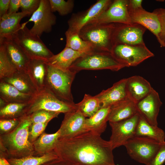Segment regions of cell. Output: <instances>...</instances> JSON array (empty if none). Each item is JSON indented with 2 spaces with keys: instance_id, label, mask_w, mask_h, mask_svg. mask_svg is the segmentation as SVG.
<instances>
[{
  "instance_id": "obj_1",
  "label": "cell",
  "mask_w": 165,
  "mask_h": 165,
  "mask_svg": "<svg viewBox=\"0 0 165 165\" xmlns=\"http://www.w3.org/2000/svg\"><path fill=\"white\" fill-rule=\"evenodd\" d=\"M109 141L88 131L72 138L59 140L54 151L73 165H115Z\"/></svg>"
},
{
  "instance_id": "obj_2",
  "label": "cell",
  "mask_w": 165,
  "mask_h": 165,
  "mask_svg": "<svg viewBox=\"0 0 165 165\" xmlns=\"http://www.w3.org/2000/svg\"><path fill=\"white\" fill-rule=\"evenodd\" d=\"M18 126L9 133L0 135V157L8 159H19L37 155L33 144L28 140L31 123L28 116L20 118Z\"/></svg>"
},
{
  "instance_id": "obj_3",
  "label": "cell",
  "mask_w": 165,
  "mask_h": 165,
  "mask_svg": "<svg viewBox=\"0 0 165 165\" xmlns=\"http://www.w3.org/2000/svg\"><path fill=\"white\" fill-rule=\"evenodd\" d=\"M77 73L70 69L62 70L47 64L45 88L60 99L74 103L71 88Z\"/></svg>"
},
{
  "instance_id": "obj_4",
  "label": "cell",
  "mask_w": 165,
  "mask_h": 165,
  "mask_svg": "<svg viewBox=\"0 0 165 165\" xmlns=\"http://www.w3.org/2000/svg\"><path fill=\"white\" fill-rule=\"evenodd\" d=\"M125 67L114 58L110 52L94 50L77 59L70 69L77 72L83 70L103 69L117 71Z\"/></svg>"
},
{
  "instance_id": "obj_5",
  "label": "cell",
  "mask_w": 165,
  "mask_h": 165,
  "mask_svg": "<svg viewBox=\"0 0 165 165\" xmlns=\"http://www.w3.org/2000/svg\"><path fill=\"white\" fill-rule=\"evenodd\" d=\"M115 26V23H90L81 29L79 34L82 39L92 45L94 50L110 52L113 46Z\"/></svg>"
},
{
  "instance_id": "obj_6",
  "label": "cell",
  "mask_w": 165,
  "mask_h": 165,
  "mask_svg": "<svg viewBox=\"0 0 165 165\" xmlns=\"http://www.w3.org/2000/svg\"><path fill=\"white\" fill-rule=\"evenodd\" d=\"M11 38L29 60H41L47 62L54 55L40 38L30 33L26 26L21 27Z\"/></svg>"
},
{
  "instance_id": "obj_7",
  "label": "cell",
  "mask_w": 165,
  "mask_h": 165,
  "mask_svg": "<svg viewBox=\"0 0 165 165\" xmlns=\"http://www.w3.org/2000/svg\"><path fill=\"white\" fill-rule=\"evenodd\" d=\"M40 110L66 113L76 110L75 104L62 100L46 89L33 95L25 110V115Z\"/></svg>"
},
{
  "instance_id": "obj_8",
  "label": "cell",
  "mask_w": 165,
  "mask_h": 165,
  "mask_svg": "<svg viewBox=\"0 0 165 165\" xmlns=\"http://www.w3.org/2000/svg\"><path fill=\"white\" fill-rule=\"evenodd\" d=\"M162 144L148 137L135 136L124 146L132 159L147 165L154 157Z\"/></svg>"
},
{
  "instance_id": "obj_9",
  "label": "cell",
  "mask_w": 165,
  "mask_h": 165,
  "mask_svg": "<svg viewBox=\"0 0 165 165\" xmlns=\"http://www.w3.org/2000/svg\"><path fill=\"white\" fill-rule=\"evenodd\" d=\"M110 53L114 58L126 67L137 66L154 54L145 44H114Z\"/></svg>"
},
{
  "instance_id": "obj_10",
  "label": "cell",
  "mask_w": 165,
  "mask_h": 165,
  "mask_svg": "<svg viewBox=\"0 0 165 165\" xmlns=\"http://www.w3.org/2000/svg\"><path fill=\"white\" fill-rule=\"evenodd\" d=\"M56 21V17L51 10L49 0H41L38 9L27 21L21 26L23 27L28 22H33L34 24L30 31L33 35L40 38L44 32H51Z\"/></svg>"
},
{
  "instance_id": "obj_11",
  "label": "cell",
  "mask_w": 165,
  "mask_h": 165,
  "mask_svg": "<svg viewBox=\"0 0 165 165\" xmlns=\"http://www.w3.org/2000/svg\"><path fill=\"white\" fill-rule=\"evenodd\" d=\"M139 118L138 113L128 119L109 122L112 131L109 141L113 149L124 146L128 140L135 136Z\"/></svg>"
},
{
  "instance_id": "obj_12",
  "label": "cell",
  "mask_w": 165,
  "mask_h": 165,
  "mask_svg": "<svg viewBox=\"0 0 165 165\" xmlns=\"http://www.w3.org/2000/svg\"><path fill=\"white\" fill-rule=\"evenodd\" d=\"M111 0H98L87 9L73 14L68 21L67 30L72 33H78L81 29L97 18L109 6Z\"/></svg>"
},
{
  "instance_id": "obj_13",
  "label": "cell",
  "mask_w": 165,
  "mask_h": 165,
  "mask_svg": "<svg viewBox=\"0 0 165 165\" xmlns=\"http://www.w3.org/2000/svg\"><path fill=\"white\" fill-rule=\"evenodd\" d=\"M129 0H114L105 11L89 24H133L128 10Z\"/></svg>"
},
{
  "instance_id": "obj_14",
  "label": "cell",
  "mask_w": 165,
  "mask_h": 165,
  "mask_svg": "<svg viewBox=\"0 0 165 165\" xmlns=\"http://www.w3.org/2000/svg\"><path fill=\"white\" fill-rule=\"evenodd\" d=\"M113 35V45L121 44L129 45L145 44L143 35L146 29L140 24L115 23Z\"/></svg>"
},
{
  "instance_id": "obj_15",
  "label": "cell",
  "mask_w": 165,
  "mask_h": 165,
  "mask_svg": "<svg viewBox=\"0 0 165 165\" xmlns=\"http://www.w3.org/2000/svg\"><path fill=\"white\" fill-rule=\"evenodd\" d=\"M86 118L78 110L64 114L59 130V140L70 139L87 131L85 126Z\"/></svg>"
},
{
  "instance_id": "obj_16",
  "label": "cell",
  "mask_w": 165,
  "mask_h": 165,
  "mask_svg": "<svg viewBox=\"0 0 165 165\" xmlns=\"http://www.w3.org/2000/svg\"><path fill=\"white\" fill-rule=\"evenodd\" d=\"M158 93L153 89L147 96L136 104L138 113L150 124L158 126L157 118L162 105Z\"/></svg>"
},
{
  "instance_id": "obj_17",
  "label": "cell",
  "mask_w": 165,
  "mask_h": 165,
  "mask_svg": "<svg viewBox=\"0 0 165 165\" xmlns=\"http://www.w3.org/2000/svg\"><path fill=\"white\" fill-rule=\"evenodd\" d=\"M126 80V78L122 79L96 95L100 101L101 108L111 107L128 97Z\"/></svg>"
},
{
  "instance_id": "obj_18",
  "label": "cell",
  "mask_w": 165,
  "mask_h": 165,
  "mask_svg": "<svg viewBox=\"0 0 165 165\" xmlns=\"http://www.w3.org/2000/svg\"><path fill=\"white\" fill-rule=\"evenodd\" d=\"M129 13L133 23L140 24L156 36L159 41L161 26L158 16L156 13L153 12L147 11L144 9Z\"/></svg>"
},
{
  "instance_id": "obj_19",
  "label": "cell",
  "mask_w": 165,
  "mask_h": 165,
  "mask_svg": "<svg viewBox=\"0 0 165 165\" xmlns=\"http://www.w3.org/2000/svg\"><path fill=\"white\" fill-rule=\"evenodd\" d=\"M126 79L127 97L136 104L148 94L153 89L149 82L140 76L134 75Z\"/></svg>"
},
{
  "instance_id": "obj_20",
  "label": "cell",
  "mask_w": 165,
  "mask_h": 165,
  "mask_svg": "<svg viewBox=\"0 0 165 165\" xmlns=\"http://www.w3.org/2000/svg\"><path fill=\"white\" fill-rule=\"evenodd\" d=\"M28 12L21 11L13 14L7 13L0 18V40L11 38L21 28V19L30 16Z\"/></svg>"
},
{
  "instance_id": "obj_21",
  "label": "cell",
  "mask_w": 165,
  "mask_h": 165,
  "mask_svg": "<svg viewBox=\"0 0 165 165\" xmlns=\"http://www.w3.org/2000/svg\"><path fill=\"white\" fill-rule=\"evenodd\" d=\"M138 113L136 104L127 97L111 107L108 121L116 122L128 119Z\"/></svg>"
},
{
  "instance_id": "obj_22",
  "label": "cell",
  "mask_w": 165,
  "mask_h": 165,
  "mask_svg": "<svg viewBox=\"0 0 165 165\" xmlns=\"http://www.w3.org/2000/svg\"><path fill=\"white\" fill-rule=\"evenodd\" d=\"M0 81L11 84L23 93L33 96L38 92L26 71L17 70L10 76Z\"/></svg>"
},
{
  "instance_id": "obj_23",
  "label": "cell",
  "mask_w": 165,
  "mask_h": 165,
  "mask_svg": "<svg viewBox=\"0 0 165 165\" xmlns=\"http://www.w3.org/2000/svg\"><path fill=\"white\" fill-rule=\"evenodd\" d=\"M4 45L12 62L18 71H26L30 60L12 38L0 40Z\"/></svg>"
},
{
  "instance_id": "obj_24",
  "label": "cell",
  "mask_w": 165,
  "mask_h": 165,
  "mask_svg": "<svg viewBox=\"0 0 165 165\" xmlns=\"http://www.w3.org/2000/svg\"><path fill=\"white\" fill-rule=\"evenodd\" d=\"M47 66L46 61L38 59L30 60L28 64L27 72L38 92L45 89Z\"/></svg>"
},
{
  "instance_id": "obj_25",
  "label": "cell",
  "mask_w": 165,
  "mask_h": 165,
  "mask_svg": "<svg viewBox=\"0 0 165 165\" xmlns=\"http://www.w3.org/2000/svg\"><path fill=\"white\" fill-rule=\"evenodd\" d=\"M84 53L65 47L59 53L54 55L47 63L62 70H70L73 63Z\"/></svg>"
},
{
  "instance_id": "obj_26",
  "label": "cell",
  "mask_w": 165,
  "mask_h": 165,
  "mask_svg": "<svg viewBox=\"0 0 165 165\" xmlns=\"http://www.w3.org/2000/svg\"><path fill=\"white\" fill-rule=\"evenodd\" d=\"M110 107L101 108L93 116L86 118L85 126L87 131L101 136L106 128Z\"/></svg>"
},
{
  "instance_id": "obj_27",
  "label": "cell",
  "mask_w": 165,
  "mask_h": 165,
  "mask_svg": "<svg viewBox=\"0 0 165 165\" xmlns=\"http://www.w3.org/2000/svg\"><path fill=\"white\" fill-rule=\"evenodd\" d=\"M33 96L21 92L11 84L0 81V97L7 103H28Z\"/></svg>"
},
{
  "instance_id": "obj_28",
  "label": "cell",
  "mask_w": 165,
  "mask_h": 165,
  "mask_svg": "<svg viewBox=\"0 0 165 165\" xmlns=\"http://www.w3.org/2000/svg\"><path fill=\"white\" fill-rule=\"evenodd\" d=\"M60 131L48 134L43 132L33 143L35 152L37 155H42L52 152L56 147L60 137Z\"/></svg>"
},
{
  "instance_id": "obj_29",
  "label": "cell",
  "mask_w": 165,
  "mask_h": 165,
  "mask_svg": "<svg viewBox=\"0 0 165 165\" xmlns=\"http://www.w3.org/2000/svg\"><path fill=\"white\" fill-rule=\"evenodd\" d=\"M139 113L140 118L135 136L148 137L161 143L165 142V133L164 131L158 126L150 124L142 115Z\"/></svg>"
},
{
  "instance_id": "obj_30",
  "label": "cell",
  "mask_w": 165,
  "mask_h": 165,
  "mask_svg": "<svg viewBox=\"0 0 165 165\" xmlns=\"http://www.w3.org/2000/svg\"><path fill=\"white\" fill-rule=\"evenodd\" d=\"M76 110H79L86 118L94 115L101 108L100 101L96 95L85 94L82 100L75 104Z\"/></svg>"
},
{
  "instance_id": "obj_31",
  "label": "cell",
  "mask_w": 165,
  "mask_h": 165,
  "mask_svg": "<svg viewBox=\"0 0 165 165\" xmlns=\"http://www.w3.org/2000/svg\"><path fill=\"white\" fill-rule=\"evenodd\" d=\"M59 158L54 151L42 155H31L19 159H7L12 165H42Z\"/></svg>"
},
{
  "instance_id": "obj_32",
  "label": "cell",
  "mask_w": 165,
  "mask_h": 165,
  "mask_svg": "<svg viewBox=\"0 0 165 165\" xmlns=\"http://www.w3.org/2000/svg\"><path fill=\"white\" fill-rule=\"evenodd\" d=\"M67 47L79 52L86 53L94 50L92 45L88 42L82 39L78 33H72L66 31Z\"/></svg>"
},
{
  "instance_id": "obj_33",
  "label": "cell",
  "mask_w": 165,
  "mask_h": 165,
  "mask_svg": "<svg viewBox=\"0 0 165 165\" xmlns=\"http://www.w3.org/2000/svg\"><path fill=\"white\" fill-rule=\"evenodd\" d=\"M28 103H7L0 108V119L20 118L25 115Z\"/></svg>"
},
{
  "instance_id": "obj_34",
  "label": "cell",
  "mask_w": 165,
  "mask_h": 165,
  "mask_svg": "<svg viewBox=\"0 0 165 165\" xmlns=\"http://www.w3.org/2000/svg\"><path fill=\"white\" fill-rule=\"evenodd\" d=\"M17 70L4 45L0 43V80L10 76Z\"/></svg>"
},
{
  "instance_id": "obj_35",
  "label": "cell",
  "mask_w": 165,
  "mask_h": 165,
  "mask_svg": "<svg viewBox=\"0 0 165 165\" xmlns=\"http://www.w3.org/2000/svg\"><path fill=\"white\" fill-rule=\"evenodd\" d=\"M52 11L57 12L62 16L66 15L71 13L74 6L73 0H49Z\"/></svg>"
},
{
  "instance_id": "obj_36",
  "label": "cell",
  "mask_w": 165,
  "mask_h": 165,
  "mask_svg": "<svg viewBox=\"0 0 165 165\" xmlns=\"http://www.w3.org/2000/svg\"><path fill=\"white\" fill-rule=\"evenodd\" d=\"M60 113L40 110L28 115L31 124L49 122L54 118L57 117Z\"/></svg>"
},
{
  "instance_id": "obj_37",
  "label": "cell",
  "mask_w": 165,
  "mask_h": 165,
  "mask_svg": "<svg viewBox=\"0 0 165 165\" xmlns=\"http://www.w3.org/2000/svg\"><path fill=\"white\" fill-rule=\"evenodd\" d=\"M49 122L31 124L30 126L28 140L32 143L42 134L47 125Z\"/></svg>"
},
{
  "instance_id": "obj_38",
  "label": "cell",
  "mask_w": 165,
  "mask_h": 165,
  "mask_svg": "<svg viewBox=\"0 0 165 165\" xmlns=\"http://www.w3.org/2000/svg\"><path fill=\"white\" fill-rule=\"evenodd\" d=\"M20 121V118L0 119V134L8 133L13 130L19 125Z\"/></svg>"
},
{
  "instance_id": "obj_39",
  "label": "cell",
  "mask_w": 165,
  "mask_h": 165,
  "mask_svg": "<svg viewBox=\"0 0 165 165\" xmlns=\"http://www.w3.org/2000/svg\"><path fill=\"white\" fill-rule=\"evenodd\" d=\"M153 12L158 16L161 26V31L158 41L161 47H165V9L163 8L155 9Z\"/></svg>"
},
{
  "instance_id": "obj_40",
  "label": "cell",
  "mask_w": 165,
  "mask_h": 165,
  "mask_svg": "<svg viewBox=\"0 0 165 165\" xmlns=\"http://www.w3.org/2000/svg\"><path fill=\"white\" fill-rule=\"evenodd\" d=\"M40 2L41 0H20L21 11L32 15L39 7Z\"/></svg>"
},
{
  "instance_id": "obj_41",
  "label": "cell",
  "mask_w": 165,
  "mask_h": 165,
  "mask_svg": "<svg viewBox=\"0 0 165 165\" xmlns=\"http://www.w3.org/2000/svg\"><path fill=\"white\" fill-rule=\"evenodd\" d=\"M165 162V142L162 143L156 155L147 165H163Z\"/></svg>"
},
{
  "instance_id": "obj_42",
  "label": "cell",
  "mask_w": 165,
  "mask_h": 165,
  "mask_svg": "<svg viewBox=\"0 0 165 165\" xmlns=\"http://www.w3.org/2000/svg\"><path fill=\"white\" fill-rule=\"evenodd\" d=\"M142 0H129L128 12L143 9L142 7Z\"/></svg>"
},
{
  "instance_id": "obj_43",
  "label": "cell",
  "mask_w": 165,
  "mask_h": 165,
  "mask_svg": "<svg viewBox=\"0 0 165 165\" xmlns=\"http://www.w3.org/2000/svg\"><path fill=\"white\" fill-rule=\"evenodd\" d=\"M20 8V0H10L7 13L13 14L17 13Z\"/></svg>"
},
{
  "instance_id": "obj_44",
  "label": "cell",
  "mask_w": 165,
  "mask_h": 165,
  "mask_svg": "<svg viewBox=\"0 0 165 165\" xmlns=\"http://www.w3.org/2000/svg\"><path fill=\"white\" fill-rule=\"evenodd\" d=\"M10 0H0V18L8 13Z\"/></svg>"
},
{
  "instance_id": "obj_45",
  "label": "cell",
  "mask_w": 165,
  "mask_h": 165,
  "mask_svg": "<svg viewBox=\"0 0 165 165\" xmlns=\"http://www.w3.org/2000/svg\"><path fill=\"white\" fill-rule=\"evenodd\" d=\"M42 165H73L68 162L61 158L47 162Z\"/></svg>"
},
{
  "instance_id": "obj_46",
  "label": "cell",
  "mask_w": 165,
  "mask_h": 165,
  "mask_svg": "<svg viewBox=\"0 0 165 165\" xmlns=\"http://www.w3.org/2000/svg\"><path fill=\"white\" fill-rule=\"evenodd\" d=\"M0 165H12L5 158L0 157Z\"/></svg>"
},
{
  "instance_id": "obj_47",
  "label": "cell",
  "mask_w": 165,
  "mask_h": 165,
  "mask_svg": "<svg viewBox=\"0 0 165 165\" xmlns=\"http://www.w3.org/2000/svg\"><path fill=\"white\" fill-rule=\"evenodd\" d=\"M7 103L4 100L0 97V108L4 106Z\"/></svg>"
},
{
  "instance_id": "obj_48",
  "label": "cell",
  "mask_w": 165,
  "mask_h": 165,
  "mask_svg": "<svg viewBox=\"0 0 165 165\" xmlns=\"http://www.w3.org/2000/svg\"></svg>"
}]
</instances>
